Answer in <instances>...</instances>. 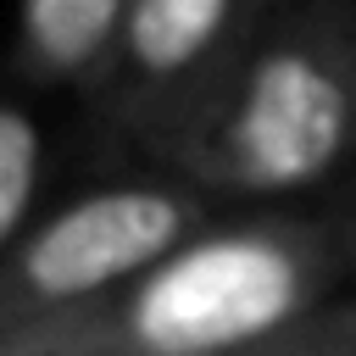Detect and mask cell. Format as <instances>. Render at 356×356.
<instances>
[{
    "label": "cell",
    "instance_id": "6da1fadb",
    "mask_svg": "<svg viewBox=\"0 0 356 356\" xmlns=\"http://www.w3.org/2000/svg\"><path fill=\"white\" fill-rule=\"evenodd\" d=\"M334 211L211 217L111 295L6 334L0 356H239L323 312L345 278Z\"/></svg>",
    "mask_w": 356,
    "mask_h": 356
},
{
    "label": "cell",
    "instance_id": "7a4b0ae2",
    "mask_svg": "<svg viewBox=\"0 0 356 356\" xmlns=\"http://www.w3.org/2000/svg\"><path fill=\"white\" fill-rule=\"evenodd\" d=\"M211 206H284L356 167V0H278L156 161Z\"/></svg>",
    "mask_w": 356,
    "mask_h": 356
},
{
    "label": "cell",
    "instance_id": "3957f363",
    "mask_svg": "<svg viewBox=\"0 0 356 356\" xmlns=\"http://www.w3.org/2000/svg\"><path fill=\"white\" fill-rule=\"evenodd\" d=\"M211 217L217 206L167 167L106 178L39 211L0 256V339L111 295Z\"/></svg>",
    "mask_w": 356,
    "mask_h": 356
},
{
    "label": "cell",
    "instance_id": "277c9868",
    "mask_svg": "<svg viewBox=\"0 0 356 356\" xmlns=\"http://www.w3.org/2000/svg\"><path fill=\"white\" fill-rule=\"evenodd\" d=\"M278 0H134L106 83L89 95L100 134L150 167L217 95Z\"/></svg>",
    "mask_w": 356,
    "mask_h": 356
},
{
    "label": "cell",
    "instance_id": "5b68a950",
    "mask_svg": "<svg viewBox=\"0 0 356 356\" xmlns=\"http://www.w3.org/2000/svg\"><path fill=\"white\" fill-rule=\"evenodd\" d=\"M134 0H17L11 72L28 89L95 95L111 72Z\"/></svg>",
    "mask_w": 356,
    "mask_h": 356
},
{
    "label": "cell",
    "instance_id": "8992f818",
    "mask_svg": "<svg viewBox=\"0 0 356 356\" xmlns=\"http://www.w3.org/2000/svg\"><path fill=\"white\" fill-rule=\"evenodd\" d=\"M50 145L44 122L33 117L28 100L0 95V256L22 239V228L39 217V189H44Z\"/></svg>",
    "mask_w": 356,
    "mask_h": 356
},
{
    "label": "cell",
    "instance_id": "52a82bcc",
    "mask_svg": "<svg viewBox=\"0 0 356 356\" xmlns=\"http://www.w3.org/2000/svg\"><path fill=\"white\" fill-rule=\"evenodd\" d=\"M239 356H356V300L334 295L306 323H295L278 339H267L256 350H239Z\"/></svg>",
    "mask_w": 356,
    "mask_h": 356
},
{
    "label": "cell",
    "instance_id": "ba28073f",
    "mask_svg": "<svg viewBox=\"0 0 356 356\" xmlns=\"http://www.w3.org/2000/svg\"><path fill=\"white\" fill-rule=\"evenodd\" d=\"M328 211H334V228H339V245H345V267L356 273V189H345L339 206H328Z\"/></svg>",
    "mask_w": 356,
    "mask_h": 356
}]
</instances>
